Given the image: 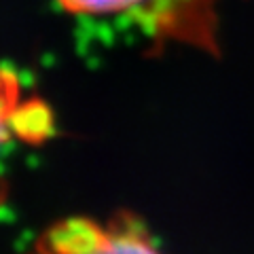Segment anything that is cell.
Masks as SVG:
<instances>
[{
  "label": "cell",
  "instance_id": "3",
  "mask_svg": "<svg viewBox=\"0 0 254 254\" xmlns=\"http://www.w3.org/2000/svg\"><path fill=\"white\" fill-rule=\"evenodd\" d=\"M58 2L74 15H110L127 11L142 15L153 0H58Z\"/></svg>",
  "mask_w": 254,
  "mask_h": 254
},
{
  "label": "cell",
  "instance_id": "2",
  "mask_svg": "<svg viewBox=\"0 0 254 254\" xmlns=\"http://www.w3.org/2000/svg\"><path fill=\"white\" fill-rule=\"evenodd\" d=\"M53 117L43 100L23 91L19 76L0 66V153L15 140L38 144L51 136ZM6 197V182L0 170V203Z\"/></svg>",
  "mask_w": 254,
  "mask_h": 254
},
{
  "label": "cell",
  "instance_id": "1",
  "mask_svg": "<svg viewBox=\"0 0 254 254\" xmlns=\"http://www.w3.org/2000/svg\"><path fill=\"white\" fill-rule=\"evenodd\" d=\"M28 254H161L142 222L127 212L106 220L68 216L36 237Z\"/></svg>",
  "mask_w": 254,
  "mask_h": 254
}]
</instances>
